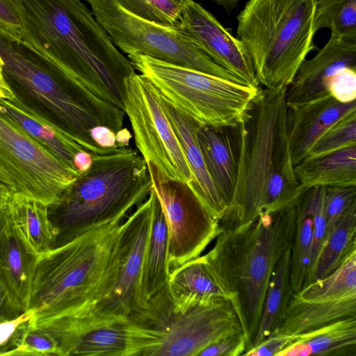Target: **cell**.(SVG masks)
Segmentation results:
<instances>
[{
	"label": "cell",
	"instance_id": "obj_1",
	"mask_svg": "<svg viewBox=\"0 0 356 356\" xmlns=\"http://www.w3.org/2000/svg\"><path fill=\"white\" fill-rule=\"evenodd\" d=\"M15 2L24 43L67 81L124 111L125 81L135 69L84 3Z\"/></svg>",
	"mask_w": 356,
	"mask_h": 356
},
{
	"label": "cell",
	"instance_id": "obj_2",
	"mask_svg": "<svg viewBox=\"0 0 356 356\" xmlns=\"http://www.w3.org/2000/svg\"><path fill=\"white\" fill-rule=\"evenodd\" d=\"M286 88L260 89L238 127L237 178L222 229L289 205L304 190L291 157Z\"/></svg>",
	"mask_w": 356,
	"mask_h": 356
},
{
	"label": "cell",
	"instance_id": "obj_3",
	"mask_svg": "<svg viewBox=\"0 0 356 356\" xmlns=\"http://www.w3.org/2000/svg\"><path fill=\"white\" fill-rule=\"evenodd\" d=\"M295 202L259 214L243 225L222 229L213 247L203 255L238 315L246 341L245 352L251 348L258 332L273 270L292 247Z\"/></svg>",
	"mask_w": 356,
	"mask_h": 356
},
{
	"label": "cell",
	"instance_id": "obj_4",
	"mask_svg": "<svg viewBox=\"0 0 356 356\" xmlns=\"http://www.w3.org/2000/svg\"><path fill=\"white\" fill-rule=\"evenodd\" d=\"M124 218L96 225L38 257L27 309L31 320L81 314L108 293Z\"/></svg>",
	"mask_w": 356,
	"mask_h": 356
},
{
	"label": "cell",
	"instance_id": "obj_5",
	"mask_svg": "<svg viewBox=\"0 0 356 356\" xmlns=\"http://www.w3.org/2000/svg\"><path fill=\"white\" fill-rule=\"evenodd\" d=\"M151 189L147 162L136 150L120 147L92 154L90 168L49 206V217L58 233L56 246L96 225L126 217L147 199Z\"/></svg>",
	"mask_w": 356,
	"mask_h": 356
},
{
	"label": "cell",
	"instance_id": "obj_6",
	"mask_svg": "<svg viewBox=\"0 0 356 356\" xmlns=\"http://www.w3.org/2000/svg\"><path fill=\"white\" fill-rule=\"evenodd\" d=\"M0 56L11 86L22 89L47 113V118L90 153H108L92 138L99 126L117 133L124 112L64 79L24 42L0 26Z\"/></svg>",
	"mask_w": 356,
	"mask_h": 356
},
{
	"label": "cell",
	"instance_id": "obj_7",
	"mask_svg": "<svg viewBox=\"0 0 356 356\" xmlns=\"http://www.w3.org/2000/svg\"><path fill=\"white\" fill-rule=\"evenodd\" d=\"M316 0H248L236 16V35L246 47L259 84L287 88L316 48Z\"/></svg>",
	"mask_w": 356,
	"mask_h": 356
},
{
	"label": "cell",
	"instance_id": "obj_8",
	"mask_svg": "<svg viewBox=\"0 0 356 356\" xmlns=\"http://www.w3.org/2000/svg\"><path fill=\"white\" fill-rule=\"evenodd\" d=\"M127 320L145 334L147 356H197L215 341L243 332L229 299L175 297L167 285L134 310Z\"/></svg>",
	"mask_w": 356,
	"mask_h": 356
},
{
	"label": "cell",
	"instance_id": "obj_9",
	"mask_svg": "<svg viewBox=\"0 0 356 356\" xmlns=\"http://www.w3.org/2000/svg\"><path fill=\"white\" fill-rule=\"evenodd\" d=\"M128 58L161 95L201 125L238 127L261 89L147 56Z\"/></svg>",
	"mask_w": 356,
	"mask_h": 356
},
{
	"label": "cell",
	"instance_id": "obj_10",
	"mask_svg": "<svg viewBox=\"0 0 356 356\" xmlns=\"http://www.w3.org/2000/svg\"><path fill=\"white\" fill-rule=\"evenodd\" d=\"M111 41L127 55L157 60L245 84L216 64L190 42L177 26H165L127 12L113 0H85ZM247 85V84H245Z\"/></svg>",
	"mask_w": 356,
	"mask_h": 356
},
{
	"label": "cell",
	"instance_id": "obj_11",
	"mask_svg": "<svg viewBox=\"0 0 356 356\" xmlns=\"http://www.w3.org/2000/svg\"><path fill=\"white\" fill-rule=\"evenodd\" d=\"M152 196L123 221L118 240V264L108 293L84 312L55 318L51 327L60 332L127 320L141 307L140 281L152 218Z\"/></svg>",
	"mask_w": 356,
	"mask_h": 356
},
{
	"label": "cell",
	"instance_id": "obj_12",
	"mask_svg": "<svg viewBox=\"0 0 356 356\" xmlns=\"http://www.w3.org/2000/svg\"><path fill=\"white\" fill-rule=\"evenodd\" d=\"M79 174L0 114V179L12 193L50 206Z\"/></svg>",
	"mask_w": 356,
	"mask_h": 356
},
{
	"label": "cell",
	"instance_id": "obj_13",
	"mask_svg": "<svg viewBox=\"0 0 356 356\" xmlns=\"http://www.w3.org/2000/svg\"><path fill=\"white\" fill-rule=\"evenodd\" d=\"M147 164L152 191L161 205L168 227L169 277L183 264L201 256L222 228L188 183L169 178L151 161Z\"/></svg>",
	"mask_w": 356,
	"mask_h": 356
},
{
	"label": "cell",
	"instance_id": "obj_14",
	"mask_svg": "<svg viewBox=\"0 0 356 356\" xmlns=\"http://www.w3.org/2000/svg\"><path fill=\"white\" fill-rule=\"evenodd\" d=\"M124 111L145 161H151L169 178L190 184L193 176L160 94L144 75L134 72L126 79Z\"/></svg>",
	"mask_w": 356,
	"mask_h": 356
},
{
	"label": "cell",
	"instance_id": "obj_15",
	"mask_svg": "<svg viewBox=\"0 0 356 356\" xmlns=\"http://www.w3.org/2000/svg\"><path fill=\"white\" fill-rule=\"evenodd\" d=\"M348 317H356V292L332 273L292 294L277 328L295 337Z\"/></svg>",
	"mask_w": 356,
	"mask_h": 356
},
{
	"label": "cell",
	"instance_id": "obj_16",
	"mask_svg": "<svg viewBox=\"0 0 356 356\" xmlns=\"http://www.w3.org/2000/svg\"><path fill=\"white\" fill-rule=\"evenodd\" d=\"M177 27L216 64L245 84L259 87L251 57L243 43L200 3L188 1Z\"/></svg>",
	"mask_w": 356,
	"mask_h": 356
},
{
	"label": "cell",
	"instance_id": "obj_17",
	"mask_svg": "<svg viewBox=\"0 0 356 356\" xmlns=\"http://www.w3.org/2000/svg\"><path fill=\"white\" fill-rule=\"evenodd\" d=\"M49 334L60 356H144L147 349L141 330L128 320Z\"/></svg>",
	"mask_w": 356,
	"mask_h": 356
},
{
	"label": "cell",
	"instance_id": "obj_18",
	"mask_svg": "<svg viewBox=\"0 0 356 356\" xmlns=\"http://www.w3.org/2000/svg\"><path fill=\"white\" fill-rule=\"evenodd\" d=\"M346 67L356 68V40L331 34L328 42L311 59L300 64L286 88L287 106L307 102L329 94L332 76Z\"/></svg>",
	"mask_w": 356,
	"mask_h": 356
},
{
	"label": "cell",
	"instance_id": "obj_19",
	"mask_svg": "<svg viewBox=\"0 0 356 356\" xmlns=\"http://www.w3.org/2000/svg\"><path fill=\"white\" fill-rule=\"evenodd\" d=\"M287 109L288 139L295 166L330 127L356 112V100L343 103L327 94L307 102L287 106Z\"/></svg>",
	"mask_w": 356,
	"mask_h": 356
},
{
	"label": "cell",
	"instance_id": "obj_20",
	"mask_svg": "<svg viewBox=\"0 0 356 356\" xmlns=\"http://www.w3.org/2000/svg\"><path fill=\"white\" fill-rule=\"evenodd\" d=\"M7 200L0 205V276L17 305L26 312L38 257L14 226Z\"/></svg>",
	"mask_w": 356,
	"mask_h": 356
},
{
	"label": "cell",
	"instance_id": "obj_21",
	"mask_svg": "<svg viewBox=\"0 0 356 356\" xmlns=\"http://www.w3.org/2000/svg\"><path fill=\"white\" fill-rule=\"evenodd\" d=\"M160 94V93H159ZM163 111L179 140L193 181L188 184L211 212L220 221L227 209L208 172L197 140V133L201 125L160 95Z\"/></svg>",
	"mask_w": 356,
	"mask_h": 356
},
{
	"label": "cell",
	"instance_id": "obj_22",
	"mask_svg": "<svg viewBox=\"0 0 356 356\" xmlns=\"http://www.w3.org/2000/svg\"><path fill=\"white\" fill-rule=\"evenodd\" d=\"M15 94V97L11 100L0 99V114L59 160L76 170L74 165V156L86 149L47 117Z\"/></svg>",
	"mask_w": 356,
	"mask_h": 356
},
{
	"label": "cell",
	"instance_id": "obj_23",
	"mask_svg": "<svg viewBox=\"0 0 356 356\" xmlns=\"http://www.w3.org/2000/svg\"><path fill=\"white\" fill-rule=\"evenodd\" d=\"M234 129L200 125L197 133L208 172L227 208L234 195L238 172L239 136L238 130L234 140Z\"/></svg>",
	"mask_w": 356,
	"mask_h": 356
},
{
	"label": "cell",
	"instance_id": "obj_24",
	"mask_svg": "<svg viewBox=\"0 0 356 356\" xmlns=\"http://www.w3.org/2000/svg\"><path fill=\"white\" fill-rule=\"evenodd\" d=\"M356 356V317L338 320L294 337L277 356Z\"/></svg>",
	"mask_w": 356,
	"mask_h": 356
},
{
	"label": "cell",
	"instance_id": "obj_25",
	"mask_svg": "<svg viewBox=\"0 0 356 356\" xmlns=\"http://www.w3.org/2000/svg\"><path fill=\"white\" fill-rule=\"evenodd\" d=\"M152 196V218L140 281L141 307L168 282L166 267L168 227L161 205L155 193Z\"/></svg>",
	"mask_w": 356,
	"mask_h": 356
},
{
	"label": "cell",
	"instance_id": "obj_26",
	"mask_svg": "<svg viewBox=\"0 0 356 356\" xmlns=\"http://www.w3.org/2000/svg\"><path fill=\"white\" fill-rule=\"evenodd\" d=\"M302 188L312 186H356V145L315 156L294 166Z\"/></svg>",
	"mask_w": 356,
	"mask_h": 356
},
{
	"label": "cell",
	"instance_id": "obj_27",
	"mask_svg": "<svg viewBox=\"0 0 356 356\" xmlns=\"http://www.w3.org/2000/svg\"><path fill=\"white\" fill-rule=\"evenodd\" d=\"M7 206L18 233L38 257L56 246L58 233L49 219L48 205L12 193Z\"/></svg>",
	"mask_w": 356,
	"mask_h": 356
},
{
	"label": "cell",
	"instance_id": "obj_28",
	"mask_svg": "<svg viewBox=\"0 0 356 356\" xmlns=\"http://www.w3.org/2000/svg\"><path fill=\"white\" fill-rule=\"evenodd\" d=\"M324 186L305 188L296 200V218L291 256V285L293 293L304 285L309 268L313 240L314 216Z\"/></svg>",
	"mask_w": 356,
	"mask_h": 356
},
{
	"label": "cell",
	"instance_id": "obj_29",
	"mask_svg": "<svg viewBox=\"0 0 356 356\" xmlns=\"http://www.w3.org/2000/svg\"><path fill=\"white\" fill-rule=\"evenodd\" d=\"M355 249L356 204H354L325 238L308 270L302 287L332 273Z\"/></svg>",
	"mask_w": 356,
	"mask_h": 356
},
{
	"label": "cell",
	"instance_id": "obj_30",
	"mask_svg": "<svg viewBox=\"0 0 356 356\" xmlns=\"http://www.w3.org/2000/svg\"><path fill=\"white\" fill-rule=\"evenodd\" d=\"M291 248L284 253L273 270L262 304L259 327L251 348L278 327L293 293L290 280Z\"/></svg>",
	"mask_w": 356,
	"mask_h": 356
},
{
	"label": "cell",
	"instance_id": "obj_31",
	"mask_svg": "<svg viewBox=\"0 0 356 356\" xmlns=\"http://www.w3.org/2000/svg\"><path fill=\"white\" fill-rule=\"evenodd\" d=\"M172 296L210 300L229 299L209 270L203 256L190 260L175 270L167 284Z\"/></svg>",
	"mask_w": 356,
	"mask_h": 356
},
{
	"label": "cell",
	"instance_id": "obj_32",
	"mask_svg": "<svg viewBox=\"0 0 356 356\" xmlns=\"http://www.w3.org/2000/svg\"><path fill=\"white\" fill-rule=\"evenodd\" d=\"M323 28L339 38L356 40V0H316L314 34Z\"/></svg>",
	"mask_w": 356,
	"mask_h": 356
},
{
	"label": "cell",
	"instance_id": "obj_33",
	"mask_svg": "<svg viewBox=\"0 0 356 356\" xmlns=\"http://www.w3.org/2000/svg\"><path fill=\"white\" fill-rule=\"evenodd\" d=\"M188 0H113L120 8L141 19L165 26H177Z\"/></svg>",
	"mask_w": 356,
	"mask_h": 356
},
{
	"label": "cell",
	"instance_id": "obj_34",
	"mask_svg": "<svg viewBox=\"0 0 356 356\" xmlns=\"http://www.w3.org/2000/svg\"><path fill=\"white\" fill-rule=\"evenodd\" d=\"M29 321L18 326L4 355L60 356L56 340L44 332L31 330Z\"/></svg>",
	"mask_w": 356,
	"mask_h": 356
},
{
	"label": "cell",
	"instance_id": "obj_35",
	"mask_svg": "<svg viewBox=\"0 0 356 356\" xmlns=\"http://www.w3.org/2000/svg\"><path fill=\"white\" fill-rule=\"evenodd\" d=\"M353 145H356V112L344 116L330 127L306 156L328 154Z\"/></svg>",
	"mask_w": 356,
	"mask_h": 356
},
{
	"label": "cell",
	"instance_id": "obj_36",
	"mask_svg": "<svg viewBox=\"0 0 356 356\" xmlns=\"http://www.w3.org/2000/svg\"><path fill=\"white\" fill-rule=\"evenodd\" d=\"M354 204H356V186L325 187V238Z\"/></svg>",
	"mask_w": 356,
	"mask_h": 356
},
{
	"label": "cell",
	"instance_id": "obj_37",
	"mask_svg": "<svg viewBox=\"0 0 356 356\" xmlns=\"http://www.w3.org/2000/svg\"><path fill=\"white\" fill-rule=\"evenodd\" d=\"M328 92L341 102L356 100V68L346 67L337 72L330 81Z\"/></svg>",
	"mask_w": 356,
	"mask_h": 356
},
{
	"label": "cell",
	"instance_id": "obj_38",
	"mask_svg": "<svg viewBox=\"0 0 356 356\" xmlns=\"http://www.w3.org/2000/svg\"><path fill=\"white\" fill-rule=\"evenodd\" d=\"M246 351L243 332L222 337L204 348L197 356H239Z\"/></svg>",
	"mask_w": 356,
	"mask_h": 356
},
{
	"label": "cell",
	"instance_id": "obj_39",
	"mask_svg": "<svg viewBox=\"0 0 356 356\" xmlns=\"http://www.w3.org/2000/svg\"><path fill=\"white\" fill-rule=\"evenodd\" d=\"M294 341V337L282 333L276 328L266 339L243 354V356H277Z\"/></svg>",
	"mask_w": 356,
	"mask_h": 356
},
{
	"label": "cell",
	"instance_id": "obj_40",
	"mask_svg": "<svg viewBox=\"0 0 356 356\" xmlns=\"http://www.w3.org/2000/svg\"><path fill=\"white\" fill-rule=\"evenodd\" d=\"M325 191V187L318 197L314 211L313 223V240L310 263L308 270L315 261L325 238L326 229L324 213Z\"/></svg>",
	"mask_w": 356,
	"mask_h": 356
},
{
	"label": "cell",
	"instance_id": "obj_41",
	"mask_svg": "<svg viewBox=\"0 0 356 356\" xmlns=\"http://www.w3.org/2000/svg\"><path fill=\"white\" fill-rule=\"evenodd\" d=\"M0 26L21 39V21L15 0H0Z\"/></svg>",
	"mask_w": 356,
	"mask_h": 356
},
{
	"label": "cell",
	"instance_id": "obj_42",
	"mask_svg": "<svg viewBox=\"0 0 356 356\" xmlns=\"http://www.w3.org/2000/svg\"><path fill=\"white\" fill-rule=\"evenodd\" d=\"M24 312L17 305L0 276V323L18 318Z\"/></svg>",
	"mask_w": 356,
	"mask_h": 356
},
{
	"label": "cell",
	"instance_id": "obj_43",
	"mask_svg": "<svg viewBox=\"0 0 356 356\" xmlns=\"http://www.w3.org/2000/svg\"><path fill=\"white\" fill-rule=\"evenodd\" d=\"M33 316L31 310H27L18 318L0 323V355H4L10 343L11 339L22 323L29 321Z\"/></svg>",
	"mask_w": 356,
	"mask_h": 356
},
{
	"label": "cell",
	"instance_id": "obj_44",
	"mask_svg": "<svg viewBox=\"0 0 356 356\" xmlns=\"http://www.w3.org/2000/svg\"><path fill=\"white\" fill-rule=\"evenodd\" d=\"M92 154L84 149L75 155L74 165L79 173L86 171L90 168L92 162Z\"/></svg>",
	"mask_w": 356,
	"mask_h": 356
},
{
	"label": "cell",
	"instance_id": "obj_45",
	"mask_svg": "<svg viewBox=\"0 0 356 356\" xmlns=\"http://www.w3.org/2000/svg\"><path fill=\"white\" fill-rule=\"evenodd\" d=\"M3 61L0 56V99H13L15 92L7 82L3 74Z\"/></svg>",
	"mask_w": 356,
	"mask_h": 356
},
{
	"label": "cell",
	"instance_id": "obj_46",
	"mask_svg": "<svg viewBox=\"0 0 356 356\" xmlns=\"http://www.w3.org/2000/svg\"><path fill=\"white\" fill-rule=\"evenodd\" d=\"M217 5L225 8L227 13H230L238 5L241 0H211Z\"/></svg>",
	"mask_w": 356,
	"mask_h": 356
},
{
	"label": "cell",
	"instance_id": "obj_47",
	"mask_svg": "<svg viewBox=\"0 0 356 356\" xmlns=\"http://www.w3.org/2000/svg\"><path fill=\"white\" fill-rule=\"evenodd\" d=\"M11 194L10 188L0 179V205L4 203Z\"/></svg>",
	"mask_w": 356,
	"mask_h": 356
}]
</instances>
